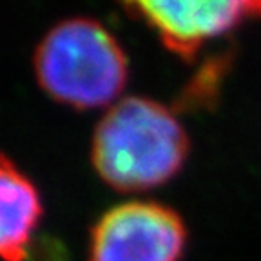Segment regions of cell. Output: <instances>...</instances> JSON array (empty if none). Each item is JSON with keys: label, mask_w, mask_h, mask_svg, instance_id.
Returning <instances> with one entry per match:
<instances>
[{"label": "cell", "mask_w": 261, "mask_h": 261, "mask_svg": "<svg viewBox=\"0 0 261 261\" xmlns=\"http://www.w3.org/2000/svg\"><path fill=\"white\" fill-rule=\"evenodd\" d=\"M189 138L169 107L147 96H123L98 120L91 160L116 191L136 192L167 184L184 165Z\"/></svg>", "instance_id": "obj_1"}, {"label": "cell", "mask_w": 261, "mask_h": 261, "mask_svg": "<svg viewBox=\"0 0 261 261\" xmlns=\"http://www.w3.org/2000/svg\"><path fill=\"white\" fill-rule=\"evenodd\" d=\"M33 65L42 89L80 109L111 102L127 76L122 45L89 16H69L49 28L35 49Z\"/></svg>", "instance_id": "obj_2"}, {"label": "cell", "mask_w": 261, "mask_h": 261, "mask_svg": "<svg viewBox=\"0 0 261 261\" xmlns=\"http://www.w3.org/2000/svg\"><path fill=\"white\" fill-rule=\"evenodd\" d=\"M187 241L181 218L152 201H127L103 214L91 232V261H179Z\"/></svg>", "instance_id": "obj_3"}, {"label": "cell", "mask_w": 261, "mask_h": 261, "mask_svg": "<svg viewBox=\"0 0 261 261\" xmlns=\"http://www.w3.org/2000/svg\"><path fill=\"white\" fill-rule=\"evenodd\" d=\"M160 35L171 51L192 57L203 40L227 31L245 15L261 13V0H120Z\"/></svg>", "instance_id": "obj_4"}, {"label": "cell", "mask_w": 261, "mask_h": 261, "mask_svg": "<svg viewBox=\"0 0 261 261\" xmlns=\"http://www.w3.org/2000/svg\"><path fill=\"white\" fill-rule=\"evenodd\" d=\"M42 218V201L31 179L9 158L0 169V252L4 261H25Z\"/></svg>", "instance_id": "obj_5"}]
</instances>
